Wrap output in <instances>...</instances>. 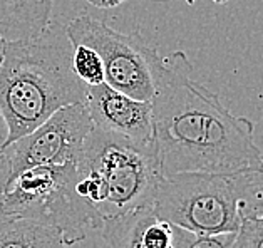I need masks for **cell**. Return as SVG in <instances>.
Instances as JSON below:
<instances>
[{
	"label": "cell",
	"instance_id": "19",
	"mask_svg": "<svg viewBox=\"0 0 263 248\" xmlns=\"http://www.w3.org/2000/svg\"><path fill=\"white\" fill-rule=\"evenodd\" d=\"M186 2L193 4V2H195V0H186ZM211 2H213V4H218V5H224V4H227V2H228V0H211Z\"/></svg>",
	"mask_w": 263,
	"mask_h": 248
},
{
	"label": "cell",
	"instance_id": "1",
	"mask_svg": "<svg viewBox=\"0 0 263 248\" xmlns=\"http://www.w3.org/2000/svg\"><path fill=\"white\" fill-rule=\"evenodd\" d=\"M191 71L188 55L176 50L158 72L151 112L161 175H236L263 168L255 124L233 114Z\"/></svg>",
	"mask_w": 263,
	"mask_h": 248
},
{
	"label": "cell",
	"instance_id": "17",
	"mask_svg": "<svg viewBox=\"0 0 263 248\" xmlns=\"http://www.w3.org/2000/svg\"><path fill=\"white\" fill-rule=\"evenodd\" d=\"M89 4H92L98 9H112L118 7L119 4H123L124 0H87Z\"/></svg>",
	"mask_w": 263,
	"mask_h": 248
},
{
	"label": "cell",
	"instance_id": "2",
	"mask_svg": "<svg viewBox=\"0 0 263 248\" xmlns=\"http://www.w3.org/2000/svg\"><path fill=\"white\" fill-rule=\"evenodd\" d=\"M87 86L72 71V44L50 35L5 42L0 64V116L5 146L29 135L61 107L84 104Z\"/></svg>",
	"mask_w": 263,
	"mask_h": 248
},
{
	"label": "cell",
	"instance_id": "8",
	"mask_svg": "<svg viewBox=\"0 0 263 248\" xmlns=\"http://www.w3.org/2000/svg\"><path fill=\"white\" fill-rule=\"evenodd\" d=\"M84 106L94 128L139 143L155 141L149 101L133 99L102 82L99 86H87Z\"/></svg>",
	"mask_w": 263,
	"mask_h": 248
},
{
	"label": "cell",
	"instance_id": "14",
	"mask_svg": "<svg viewBox=\"0 0 263 248\" xmlns=\"http://www.w3.org/2000/svg\"><path fill=\"white\" fill-rule=\"evenodd\" d=\"M236 233L223 235H196L183 228L173 226L171 248H233Z\"/></svg>",
	"mask_w": 263,
	"mask_h": 248
},
{
	"label": "cell",
	"instance_id": "18",
	"mask_svg": "<svg viewBox=\"0 0 263 248\" xmlns=\"http://www.w3.org/2000/svg\"><path fill=\"white\" fill-rule=\"evenodd\" d=\"M4 47H5V41L0 37V64H2V59H4Z\"/></svg>",
	"mask_w": 263,
	"mask_h": 248
},
{
	"label": "cell",
	"instance_id": "4",
	"mask_svg": "<svg viewBox=\"0 0 263 248\" xmlns=\"http://www.w3.org/2000/svg\"><path fill=\"white\" fill-rule=\"evenodd\" d=\"M76 163L21 171L0 196V221L27 218L55 228L69 246L101 230L102 218L74 192Z\"/></svg>",
	"mask_w": 263,
	"mask_h": 248
},
{
	"label": "cell",
	"instance_id": "16",
	"mask_svg": "<svg viewBox=\"0 0 263 248\" xmlns=\"http://www.w3.org/2000/svg\"><path fill=\"white\" fill-rule=\"evenodd\" d=\"M7 136H9L7 126H5L4 118L0 116V196H2L9 181L12 180V164L7 155V148H5Z\"/></svg>",
	"mask_w": 263,
	"mask_h": 248
},
{
	"label": "cell",
	"instance_id": "13",
	"mask_svg": "<svg viewBox=\"0 0 263 248\" xmlns=\"http://www.w3.org/2000/svg\"><path fill=\"white\" fill-rule=\"evenodd\" d=\"M72 71L86 86H99L106 82L104 66L99 54L87 46H72Z\"/></svg>",
	"mask_w": 263,
	"mask_h": 248
},
{
	"label": "cell",
	"instance_id": "3",
	"mask_svg": "<svg viewBox=\"0 0 263 248\" xmlns=\"http://www.w3.org/2000/svg\"><path fill=\"white\" fill-rule=\"evenodd\" d=\"M161 180L155 141L139 143L92 126L76 161L74 192L104 221L153 206Z\"/></svg>",
	"mask_w": 263,
	"mask_h": 248
},
{
	"label": "cell",
	"instance_id": "10",
	"mask_svg": "<svg viewBox=\"0 0 263 248\" xmlns=\"http://www.w3.org/2000/svg\"><path fill=\"white\" fill-rule=\"evenodd\" d=\"M0 248H67L55 228L27 218L0 221Z\"/></svg>",
	"mask_w": 263,
	"mask_h": 248
},
{
	"label": "cell",
	"instance_id": "11",
	"mask_svg": "<svg viewBox=\"0 0 263 248\" xmlns=\"http://www.w3.org/2000/svg\"><path fill=\"white\" fill-rule=\"evenodd\" d=\"M151 212L153 206H147L104 220L101 226V248H146L143 230Z\"/></svg>",
	"mask_w": 263,
	"mask_h": 248
},
{
	"label": "cell",
	"instance_id": "5",
	"mask_svg": "<svg viewBox=\"0 0 263 248\" xmlns=\"http://www.w3.org/2000/svg\"><path fill=\"white\" fill-rule=\"evenodd\" d=\"M153 209L173 226L196 235L236 233L241 225L232 175L163 176Z\"/></svg>",
	"mask_w": 263,
	"mask_h": 248
},
{
	"label": "cell",
	"instance_id": "12",
	"mask_svg": "<svg viewBox=\"0 0 263 248\" xmlns=\"http://www.w3.org/2000/svg\"><path fill=\"white\" fill-rule=\"evenodd\" d=\"M241 218L263 220V168L232 175Z\"/></svg>",
	"mask_w": 263,
	"mask_h": 248
},
{
	"label": "cell",
	"instance_id": "6",
	"mask_svg": "<svg viewBox=\"0 0 263 248\" xmlns=\"http://www.w3.org/2000/svg\"><path fill=\"white\" fill-rule=\"evenodd\" d=\"M64 32L72 46L81 44L99 54L107 86L133 99L151 103L164 57L159 55L158 49L149 46L139 32L123 34L86 14L74 17Z\"/></svg>",
	"mask_w": 263,
	"mask_h": 248
},
{
	"label": "cell",
	"instance_id": "9",
	"mask_svg": "<svg viewBox=\"0 0 263 248\" xmlns=\"http://www.w3.org/2000/svg\"><path fill=\"white\" fill-rule=\"evenodd\" d=\"M54 0H0V37L5 42L39 39L50 29Z\"/></svg>",
	"mask_w": 263,
	"mask_h": 248
},
{
	"label": "cell",
	"instance_id": "7",
	"mask_svg": "<svg viewBox=\"0 0 263 248\" xmlns=\"http://www.w3.org/2000/svg\"><path fill=\"white\" fill-rule=\"evenodd\" d=\"M92 129L84 104L61 107L29 135L7 144L12 178L37 166H64L79 160Z\"/></svg>",
	"mask_w": 263,
	"mask_h": 248
},
{
	"label": "cell",
	"instance_id": "15",
	"mask_svg": "<svg viewBox=\"0 0 263 248\" xmlns=\"http://www.w3.org/2000/svg\"><path fill=\"white\" fill-rule=\"evenodd\" d=\"M233 248H263V220L241 218Z\"/></svg>",
	"mask_w": 263,
	"mask_h": 248
}]
</instances>
